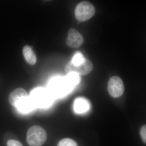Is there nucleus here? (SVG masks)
Listing matches in <instances>:
<instances>
[{
	"mask_svg": "<svg viewBox=\"0 0 146 146\" xmlns=\"http://www.w3.org/2000/svg\"><path fill=\"white\" fill-rule=\"evenodd\" d=\"M65 78L55 77L50 81L48 90L54 98H61L66 96L72 89Z\"/></svg>",
	"mask_w": 146,
	"mask_h": 146,
	"instance_id": "1",
	"label": "nucleus"
},
{
	"mask_svg": "<svg viewBox=\"0 0 146 146\" xmlns=\"http://www.w3.org/2000/svg\"><path fill=\"white\" fill-rule=\"evenodd\" d=\"M30 98L36 108H46L52 104L54 98L48 89L38 87L33 90Z\"/></svg>",
	"mask_w": 146,
	"mask_h": 146,
	"instance_id": "2",
	"label": "nucleus"
},
{
	"mask_svg": "<svg viewBox=\"0 0 146 146\" xmlns=\"http://www.w3.org/2000/svg\"><path fill=\"white\" fill-rule=\"evenodd\" d=\"M47 138L46 131L39 126L31 127L27 133V142L31 146H41L44 144Z\"/></svg>",
	"mask_w": 146,
	"mask_h": 146,
	"instance_id": "3",
	"label": "nucleus"
},
{
	"mask_svg": "<svg viewBox=\"0 0 146 146\" xmlns=\"http://www.w3.org/2000/svg\"><path fill=\"white\" fill-rule=\"evenodd\" d=\"M94 6L88 1H82L76 7L75 15L76 19L80 22L88 21L95 15Z\"/></svg>",
	"mask_w": 146,
	"mask_h": 146,
	"instance_id": "4",
	"label": "nucleus"
},
{
	"mask_svg": "<svg viewBox=\"0 0 146 146\" xmlns=\"http://www.w3.org/2000/svg\"><path fill=\"white\" fill-rule=\"evenodd\" d=\"M93 69V63L91 60L86 58L83 63L78 65H75L70 61L65 67V71L67 74L75 73L79 76L86 75L91 72Z\"/></svg>",
	"mask_w": 146,
	"mask_h": 146,
	"instance_id": "5",
	"label": "nucleus"
},
{
	"mask_svg": "<svg viewBox=\"0 0 146 146\" xmlns=\"http://www.w3.org/2000/svg\"><path fill=\"white\" fill-rule=\"evenodd\" d=\"M108 90L110 95L114 98H118L123 95L125 88L121 79L115 76L110 79L108 82Z\"/></svg>",
	"mask_w": 146,
	"mask_h": 146,
	"instance_id": "6",
	"label": "nucleus"
},
{
	"mask_svg": "<svg viewBox=\"0 0 146 146\" xmlns=\"http://www.w3.org/2000/svg\"><path fill=\"white\" fill-rule=\"evenodd\" d=\"M84 43L83 36L76 29L72 28L69 30L66 44L68 46L76 48L81 46Z\"/></svg>",
	"mask_w": 146,
	"mask_h": 146,
	"instance_id": "7",
	"label": "nucleus"
},
{
	"mask_svg": "<svg viewBox=\"0 0 146 146\" xmlns=\"http://www.w3.org/2000/svg\"><path fill=\"white\" fill-rule=\"evenodd\" d=\"M16 108L19 112L27 114L31 112L36 107L31 98L28 96L24 98L18 102Z\"/></svg>",
	"mask_w": 146,
	"mask_h": 146,
	"instance_id": "8",
	"label": "nucleus"
},
{
	"mask_svg": "<svg viewBox=\"0 0 146 146\" xmlns=\"http://www.w3.org/2000/svg\"><path fill=\"white\" fill-rule=\"evenodd\" d=\"M27 96H28V94L25 89L18 88L11 93L9 97V101L12 106L16 107L18 102Z\"/></svg>",
	"mask_w": 146,
	"mask_h": 146,
	"instance_id": "9",
	"label": "nucleus"
},
{
	"mask_svg": "<svg viewBox=\"0 0 146 146\" xmlns=\"http://www.w3.org/2000/svg\"><path fill=\"white\" fill-rule=\"evenodd\" d=\"M90 107L89 101L84 98H78L74 103V110L76 113L78 114H82L87 112L90 109Z\"/></svg>",
	"mask_w": 146,
	"mask_h": 146,
	"instance_id": "10",
	"label": "nucleus"
},
{
	"mask_svg": "<svg viewBox=\"0 0 146 146\" xmlns=\"http://www.w3.org/2000/svg\"><path fill=\"white\" fill-rule=\"evenodd\" d=\"M23 53L25 59L27 63L31 65H34L36 62V56L30 47L25 46L23 49Z\"/></svg>",
	"mask_w": 146,
	"mask_h": 146,
	"instance_id": "11",
	"label": "nucleus"
},
{
	"mask_svg": "<svg viewBox=\"0 0 146 146\" xmlns=\"http://www.w3.org/2000/svg\"><path fill=\"white\" fill-rule=\"evenodd\" d=\"M65 78L68 83L72 87L78 84L81 81L80 76L75 73H69Z\"/></svg>",
	"mask_w": 146,
	"mask_h": 146,
	"instance_id": "12",
	"label": "nucleus"
},
{
	"mask_svg": "<svg viewBox=\"0 0 146 146\" xmlns=\"http://www.w3.org/2000/svg\"><path fill=\"white\" fill-rule=\"evenodd\" d=\"M57 146H78L75 141L69 138H65L59 141Z\"/></svg>",
	"mask_w": 146,
	"mask_h": 146,
	"instance_id": "13",
	"label": "nucleus"
},
{
	"mask_svg": "<svg viewBox=\"0 0 146 146\" xmlns=\"http://www.w3.org/2000/svg\"><path fill=\"white\" fill-rule=\"evenodd\" d=\"M86 58L84 57L83 55L80 53L76 54L71 62L75 65H78L81 64L84 61Z\"/></svg>",
	"mask_w": 146,
	"mask_h": 146,
	"instance_id": "14",
	"label": "nucleus"
},
{
	"mask_svg": "<svg viewBox=\"0 0 146 146\" xmlns=\"http://www.w3.org/2000/svg\"><path fill=\"white\" fill-rule=\"evenodd\" d=\"M7 146H23L21 142L16 140H9L7 143Z\"/></svg>",
	"mask_w": 146,
	"mask_h": 146,
	"instance_id": "15",
	"label": "nucleus"
},
{
	"mask_svg": "<svg viewBox=\"0 0 146 146\" xmlns=\"http://www.w3.org/2000/svg\"><path fill=\"white\" fill-rule=\"evenodd\" d=\"M140 134L143 141L146 143V126L144 125L141 127L140 130Z\"/></svg>",
	"mask_w": 146,
	"mask_h": 146,
	"instance_id": "16",
	"label": "nucleus"
}]
</instances>
